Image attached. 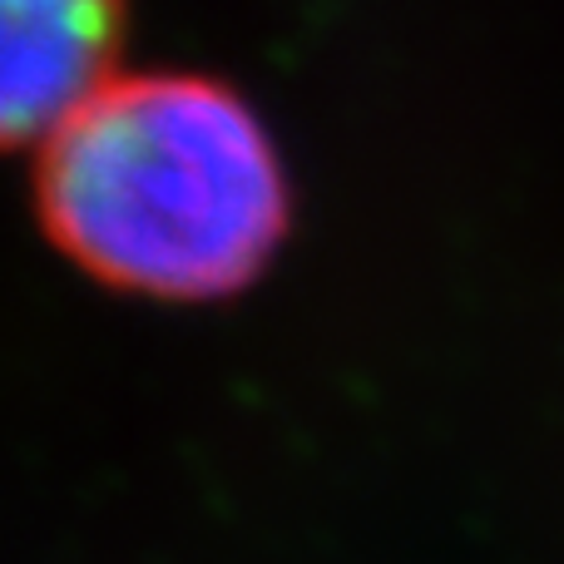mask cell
Segmentation results:
<instances>
[{"label":"cell","mask_w":564,"mask_h":564,"mask_svg":"<svg viewBox=\"0 0 564 564\" xmlns=\"http://www.w3.org/2000/svg\"><path fill=\"white\" fill-rule=\"evenodd\" d=\"M35 218L95 282L159 302L234 297L292 228L278 139L234 85L115 75L35 149Z\"/></svg>","instance_id":"obj_1"},{"label":"cell","mask_w":564,"mask_h":564,"mask_svg":"<svg viewBox=\"0 0 564 564\" xmlns=\"http://www.w3.org/2000/svg\"><path fill=\"white\" fill-rule=\"evenodd\" d=\"M129 0H0V149H40L119 75Z\"/></svg>","instance_id":"obj_2"}]
</instances>
